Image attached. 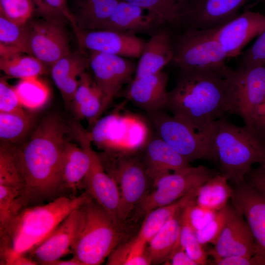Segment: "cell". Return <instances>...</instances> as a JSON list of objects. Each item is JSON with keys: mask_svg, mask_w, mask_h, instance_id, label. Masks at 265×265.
Segmentation results:
<instances>
[{"mask_svg": "<svg viewBox=\"0 0 265 265\" xmlns=\"http://www.w3.org/2000/svg\"><path fill=\"white\" fill-rule=\"evenodd\" d=\"M233 209L232 205L228 204L222 209L216 211L213 218L196 232L198 239L202 245L208 243L215 244Z\"/></svg>", "mask_w": 265, "mask_h": 265, "instance_id": "40", "label": "cell"}, {"mask_svg": "<svg viewBox=\"0 0 265 265\" xmlns=\"http://www.w3.org/2000/svg\"><path fill=\"white\" fill-rule=\"evenodd\" d=\"M148 114L158 136L189 163L199 159L218 162L213 136L196 131L165 110Z\"/></svg>", "mask_w": 265, "mask_h": 265, "instance_id": "7", "label": "cell"}, {"mask_svg": "<svg viewBox=\"0 0 265 265\" xmlns=\"http://www.w3.org/2000/svg\"><path fill=\"white\" fill-rule=\"evenodd\" d=\"M227 178L218 173L200 186L197 189L196 204L202 208L218 211L227 204L231 199L233 188Z\"/></svg>", "mask_w": 265, "mask_h": 265, "instance_id": "32", "label": "cell"}, {"mask_svg": "<svg viewBox=\"0 0 265 265\" xmlns=\"http://www.w3.org/2000/svg\"><path fill=\"white\" fill-rule=\"evenodd\" d=\"M44 0L51 7L59 13L67 21L70 23L75 34L79 32V29L75 18L68 6L67 3V0Z\"/></svg>", "mask_w": 265, "mask_h": 265, "instance_id": "48", "label": "cell"}, {"mask_svg": "<svg viewBox=\"0 0 265 265\" xmlns=\"http://www.w3.org/2000/svg\"><path fill=\"white\" fill-rule=\"evenodd\" d=\"M240 64L265 65V30L259 35L252 46L242 53Z\"/></svg>", "mask_w": 265, "mask_h": 265, "instance_id": "44", "label": "cell"}, {"mask_svg": "<svg viewBox=\"0 0 265 265\" xmlns=\"http://www.w3.org/2000/svg\"><path fill=\"white\" fill-rule=\"evenodd\" d=\"M168 76L160 71L139 79H133L126 92L127 98L148 114L165 110L168 98Z\"/></svg>", "mask_w": 265, "mask_h": 265, "instance_id": "20", "label": "cell"}, {"mask_svg": "<svg viewBox=\"0 0 265 265\" xmlns=\"http://www.w3.org/2000/svg\"><path fill=\"white\" fill-rule=\"evenodd\" d=\"M34 117L22 112H0V141L19 144L26 137L32 128Z\"/></svg>", "mask_w": 265, "mask_h": 265, "instance_id": "35", "label": "cell"}, {"mask_svg": "<svg viewBox=\"0 0 265 265\" xmlns=\"http://www.w3.org/2000/svg\"><path fill=\"white\" fill-rule=\"evenodd\" d=\"M213 142L220 173L234 186L245 183L252 166L265 158V142L247 126H237L227 117L216 122Z\"/></svg>", "mask_w": 265, "mask_h": 265, "instance_id": "5", "label": "cell"}, {"mask_svg": "<svg viewBox=\"0 0 265 265\" xmlns=\"http://www.w3.org/2000/svg\"><path fill=\"white\" fill-rule=\"evenodd\" d=\"M265 99V65L240 64L228 76V100L231 114L245 124Z\"/></svg>", "mask_w": 265, "mask_h": 265, "instance_id": "11", "label": "cell"}, {"mask_svg": "<svg viewBox=\"0 0 265 265\" xmlns=\"http://www.w3.org/2000/svg\"><path fill=\"white\" fill-rule=\"evenodd\" d=\"M48 265H82L78 260L72 258L68 260L58 259L49 263Z\"/></svg>", "mask_w": 265, "mask_h": 265, "instance_id": "51", "label": "cell"}, {"mask_svg": "<svg viewBox=\"0 0 265 265\" xmlns=\"http://www.w3.org/2000/svg\"><path fill=\"white\" fill-rule=\"evenodd\" d=\"M108 265H149L148 243L137 236L119 244L107 258Z\"/></svg>", "mask_w": 265, "mask_h": 265, "instance_id": "34", "label": "cell"}, {"mask_svg": "<svg viewBox=\"0 0 265 265\" xmlns=\"http://www.w3.org/2000/svg\"><path fill=\"white\" fill-rule=\"evenodd\" d=\"M114 157L107 173L117 183L120 194L118 218L123 223L150 191L153 181L142 156L132 150H110Z\"/></svg>", "mask_w": 265, "mask_h": 265, "instance_id": "8", "label": "cell"}, {"mask_svg": "<svg viewBox=\"0 0 265 265\" xmlns=\"http://www.w3.org/2000/svg\"><path fill=\"white\" fill-rule=\"evenodd\" d=\"M215 212L198 206L195 198L183 209L181 214L187 219L196 232L206 225L213 218Z\"/></svg>", "mask_w": 265, "mask_h": 265, "instance_id": "42", "label": "cell"}, {"mask_svg": "<svg viewBox=\"0 0 265 265\" xmlns=\"http://www.w3.org/2000/svg\"><path fill=\"white\" fill-rule=\"evenodd\" d=\"M218 173L214 169L199 165H189L163 175L154 181L153 189L135 207L132 216L137 219L145 216L155 209L170 204Z\"/></svg>", "mask_w": 265, "mask_h": 265, "instance_id": "9", "label": "cell"}, {"mask_svg": "<svg viewBox=\"0 0 265 265\" xmlns=\"http://www.w3.org/2000/svg\"><path fill=\"white\" fill-rule=\"evenodd\" d=\"M181 227L179 243L197 265H207L208 253L199 241L196 231L187 219L181 214Z\"/></svg>", "mask_w": 265, "mask_h": 265, "instance_id": "37", "label": "cell"}, {"mask_svg": "<svg viewBox=\"0 0 265 265\" xmlns=\"http://www.w3.org/2000/svg\"><path fill=\"white\" fill-rule=\"evenodd\" d=\"M80 210L72 254L82 265H101L121 243L124 236L123 223L92 197Z\"/></svg>", "mask_w": 265, "mask_h": 265, "instance_id": "4", "label": "cell"}, {"mask_svg": "<svg viewBox=\"0 0 265 265\" xmlns=\"http://www.w3.org/2000/svg\"><path fill=\"white\" fill-rule=\"evenodd\" d=\"M63 18L30 21L25 25L29 54L47 67L52 66L71 52L69 41L61 21Z\"/></svg>", "mask_w": 265, "mask_h": 265, "instance_id": "12", "label": "cell"}, {"mask_svg": "<svg viewBox=\"0 0 265 265\" xmlns=\"http://www.w3.org/2000/svg\"><path fill=\"white\" fill-rule=\"evenodd\" d=\"M71 103L77 118L86 119L91 127L105 111L102 93L87 72L80 76L79 85Z\"/></svg>", "mask_w": 265, "mask_h": 265, "instance_id": "25", "label": "cell"}, {"mask_svg": "<svg viewBox=\"0 0 265 265\" xmlns=\"http://www.w3.org/2000/svg\"><path fill=\"white\" fill-rule=\"evenodd\" d=\"M69 132L80 147L87 152L90 159L89 170L81 186L94 200L119 220L120 194L118 185L112 177L105 172L100 156L92 149L90 132L76 122L71 124Z\"/></svg>", "mask_w": 265, "mask_h": 265, "instance_id": "10", "label": "cell"}, {"mask_svg": "<svg viewBox=\"0 0 265 265\" xmlns=\"http://www.w3.org/2000/svg\"><path fill=\"white\" fill-rule=\"evenodd\" d=\"M80 207L74 210L28 256L38 264L48 265L52 261L72 253L80 223Z\"/></svg>", "mask_w": 265, "mask_h": 265, "instance_id": "19", "label": "cell"}, {"mask_svg": "<svg viewBox=\"0 0 265 265\" xmlns=\"http://www.w3.org/2000/svg\"><path fill=\"white\" fill-rule=\"evenodd\" d=\"M90 165V157L81 147L67 140L62 160V180L64 187L76 190L81 186Z\"/></svg>", "mask_w": 265, "mask_h": 265, "instance_id": "29", "label": "cell"}, {"mask_svg": "<svg viewBox=\"0 0 265 265\" xmlns=\"http://www.w3.org/2000/svg\"><path fill=\"white\" fill-rule=\"evenodd\" d=\"M260 164L265 168V158L264 159L263 161L260 163Z\"/></svg>", "mask_w": 265, "mask_h": 265, "instance_id": "52", "label": "cell"}, {"mask_svg": "<svg viewBox=\"0 0 265 265\" xmlns=\"http://www.w3.org/2000/svg\"><path fill=\"white\" fill-rule=\"evenodd\" d=\"M14 86H10L4 78L0 80V112L25 111Z\"/></svg>", "mask_w": 265, "mask_h": 265, "instance_id": "43", "label": "cell"}, {"mask_svg": "<svg viewBox=\"0 0 265 265\" xmlns=\"http://www.w3.org/2000/svg\"><path fill=\"white\" fill-rule=\"evenodd\" d=\"M37 77L21 79L14 86L22 106L31 110L44 106L50 96L48 87Z\"/></svg>", "mask_w": 265, "mask_h": 265, "instance_id": "36", "label": "cell"}, {"mask_svg": "<svg viewBox=\"0 0 265 265\" xmlns=\"http://www.w3.org/2000/svg\"><path fill=\"white\" fill-rule=\"evenodd\" d=\"M19 191L15 187L0 185V227L18 210Z\"/></svg>", "mask_w": 265, "mask_h": 265, "instance_id": "41", "label": "cell"}, {"mask_svg": "<svg viewBox=\"0 0 265 265\" xmlns=\"http://www.w3.org/2000/svg\"><path fill=\"white\" fill-rule=\"evenodd\" d=\"M42 17L47 18L63 17L59 13L51 7L44 0H32Z\"/></svg>", "mask_w": 265, "mask_h": 265, "instance_id": "50", "label": "cell"}, {"mask_svg": "<svg viewBox=\"0 0 265 265\" xmlns=\"http://www.w3.org/2000/svg\"><path fill=\"white\" fill-rule=\"evenodd\" d=\"M142 159L147 172L154 181L159 177L187 167L190 163L159 136L145 145Z\"/></svg>", "mask_w": 265, "mask_h": 265, "instance_id": "23", "label": "cell"}, {"mask_svg": "<svg viewBox=\"0 0 265 265\" xmlns=\"http://www.w3.org/2000/svg\"><path fill=\"white\" fill-rule=\"evenodd\" d=\"M92 197L60 196L44 205L21 208L0 227V265H11L43 242L75 209Z\"/></svg>", "mask_w": 265, "mask_h": 265, "instance_id": "3", "label": "cell"}, {"mask_svg": "<svg viewBox=\"0 0 265 265\" xmlns=\"http://www.w3.org/2000/svg\"><path fill=\"white\" fill-rule=\"evenodd\" d=\"M76 35L83 53L88 50L120 56L140 57L146 42L135 34L104 29L79 30Z\"/></svg>", "mask_w": 265, "mask_h": 265, "instance_id": "16", "label": "cell"}, {"mask_svg": "<svg viewBox=\"0 0 265 265\" xmlns=\"http://www.w3.org/2000/svg\"><path fill=\"white\" fill-rule=\"evenodd\" d=\"M0 68L9 77L23 79L44 74L47 66L31 54L0 45Z\"/></svg>", "mask_w": 265, "mask_h": 265, "instance_id": "28", "label": "cell"}, {"mask_svg": "<svg viewBox=\"0 0 265 265\" xmlns=\"http://www.w3.org/2000/svg\"><path fill=\"white\" fill-rule=\"evenodd\" d=\"M119 0H73L72 11L79 30L101 29Z\"/></svg>", "mask_w": 265, "mask_h": 265, "instance_id": "26", "label": "cell"}, {"mask_svg": "<svg viewBox=\"0 0 265 265\" xmlns=\"http://www.w3.org/2000/svg\"><path fill=\"white\" fill-rule=\"evenodd\" d=\"M89 65L83 52L71 53L57 61L51 67L52 79L66 103L72 101L79 85L80 75Z\"/></svg>", "mask_w": 265, "mask_h": 265, "instance_id": "24", "label": "cell"}, {"mask_svg": "<svg viewBox=\"0 0 265 265\" xmlns=\"http://www.w3.org/2000/svg\"><path fill=\"white\" fill-rule=\"evenodd\" d=\"M231 200L250 229L257 253L265 260V195L245 182L234 186Z\"/></svg>", "mask_w": 265, "mask_h": 265, "instance_id": "17", "label": "cell"}, {"mask_svg": "<svg viewBox=\"0 0 265 265\" xmlns=\"http://www.w3.org/2000/svg\"><path fill=\"white\" fill-rule=\"evenodd\" d=\"M172 265H197L180 245L176 244L171 255L165 263Z\"/></svg>", "mask_w": 265, "mask_h": 265, "instance_id": "49", "label": "cell"}, {"mask_svg": "<svg viewBox=\"0 0 265 265\" xmlns=\"http://www.w3.org/2000/svg\"><path fill=\"white\" fill-rule=\"evenodd\" d=\"M172 61L181 70L225 72L227 54L211 29H185L173 34Z\"/></svg>", "mask_w": 265, "mask_h": 265, "instance_id": "6", "label": "cell"}, {"mask_svg": "<svg viewBox=\"0 0 265 265\" xmlns=\"http://www.w3.org/2000/svg\"><path fill=\"white\" fill-rule=\"evenodd\" d=\"M245 125L265 142V99L255 109Z\"/></svg>", "mask_w": 265, "mask_h": 265, "instance_id": "45", "label": "cell"}, {"mask_svg": "<svg viewBox=\"0 0 265 265\" xmlns=\"http://www.w3.org/2000/svg\"><path fill=\"white\" fill-rule=\"evenodd\" d=\"M216 265H265V260L256 254L252 257L228 256L213 260Z\"/></svg>", "mask_w": 265, "mask_h": 265, "instance_id": "46", "label": "cell"}, {"mask_svg": "<svg viewBox=\"0 0 265 265\" xmlns=\"http://www.w3.org/2000/svg\"><path fill=\"white\" fill-rule=\"evenodd\" d=\"M19 151L18 144L0 141V185L15 187L20 193L23 185V175Z\"/></svg>", "mask_w": 265, "mask_h": 265, "instance_id": "33", "label": "cell"}, {"mask_svg": "<svg viewBox=\"0 0 265 265\" xmlns=\"http://www.w3.org/2000/svg\"><path fill=\"white\" fill-rule=\"evenodd\" d=\"M264 0H191L183 30H207L219 27L239 16L241 9L250 4Z\"/></svg>", "mask_w": 265, "mask_h": 265, "instance_id": "14", "label": "cell"}, {"mask_svg": "<svg viewBox=\"0 0 265 265\" xmlns=\"http://www.w3.org/2000/svg\"><path fill=\"white\" fill-rule=\"evenodd\" d=\"M174 33L168 26H162L150 35L143 47L134 79L159 73L172 61Z\"/></svg>", "mask_w": 265, "mask_h": 265, "instance_id": "21", "label": "cell"}, {"mask_svg": "<svg viewBox=\"0 0 265 265\" xmlns=\"http://www.w3.org/2000/svg\"><path fill=\"white\" fill-rule=\"evenodd\" d=\"M68 127L56 114L44 117L30 137L20 145L23 185L20 207L39 205L60 196L65 188L62 160Z\"/></svg>", "mask_w": 265, "mask_h": 265, "instance_id": "1", "label": "cell"}, {"mask_svg": "<svg viewBox=\"0 0 265 265\" xmlns=\"http://www.w3.org/2000/svg\"><path fill=\"white\" fill-rule=\"evenodd\" d=\"M198 188L191 190L175 202L155 209L148 213L144 216L142 224L136 236L148 243L167 222L181 212L195 198Z\"/></svg>", "mask_w": 265, "mask_h": 265, "instance_id": "30", "label": "cell"}, {"mask_svg": "<svg viewBox=\"0 0 265 265\" xmlns=\"http://www.w3.org/2000/svg\"><path fill=\"white\" fill-rule=\"evenodd\" d=\"M225 72L181 70L165 109L196 131L213 136L216 122L231 114Z\"/></svg>", "mask_w": 265, "mask_h": 265, "instance_id": "2", "label": "cell"}, {"mask_svg": "<svg viewBox=\"0 0 265 265\" xmlns=\"http://www.w3.org/2000/svg\"><path fill=\"white\" fill-rule=\"evenodd\" d=\"M138 6L155 15L174 32L183 29L191 0H119Z\"/></svg>", "mask_w": 265, "mask_h": 265, "instance_id": "27", "label": "cell"}, {"mask_svg": "<svg viewBox=\"0 0 265 265\" xmlns=\"http://www.w3.org/2000/svg\"><path fill=\"white\" fill-rule=\"evenodd\" d=\"M256 253L250 229L243 215L234 208L213 248L208 254L214 260L228 256L252 257Z\"/></svg>", "mask_w": 265, "mask_h": 265, "instance_id": "18", "label": "cell"}, {"mask_svg": "<svg viewBox=\"0 0 265 265\" xmlns=\"http://www.w3.org/2000/svg\"><path fill=\"white\" fill-rule=\"evenodd\" d=\"M182 212L167 222L148 242L152 265L165 263L179 242Z\"/></svg>", "mask_w": 265, "mask_h": 265, "instance_id": "31", "label": "cell"}, {"mask_svg": "<svg viewBox=\"0 0 265 265\" xmlns=\"http://www.w3.org/2000/svg\"><path fill=\"white\" fill-rule=\"evenodd\" d=\"M130 2L119 0L116 8L101 29L135 34L137 33L150 35L162 26L153 14Z\"/></svg>", "mask_w": 265, "mask_h": 265, "instance_id": "22", "label": "cell"}, {"mask_svg": "<svg viewBox=\"0 0 265 265\" xmlns=\"http://www.w3.org/2000/svg\"><path fill=\"white\" fill-rule=\"evenodd\" d=\"M0 45L29 54L26 25H18L0 15Z\"/></svg>", "mask_w": 265, "mask_h": 265, "instance_id": "38", "label": "cell"}, {"mask_svg": "<svg viewBox=\"0 0 265 265\" xmlns=\"http://www.w3.org/2000/svg\"><path fill=\"white\" fill-rule=\"evenodd\" d=\"M246 183L265 195V168L260 164L252 168L246 177Z\"/></svg>", "mask_w": 265, "mask_h": 265, "instance_id": "47", "label": "cell"}, {"mask_svg": "<svg viewBox=\"0 0 265 265\" xmlns=\"http://www.w3.org/2000/svg\"><path fill=\"white\" fill-rule=\"evenodd\" d=\"M89 66L94 81L102 93L104 110L125 83L132 81L136 67L133 61L120 56L89 51Z\"/></svg>", "mask_w": 265, "mask_h": 265, "instance_id": "13", "label": "cell"}, {"mask_svg": "<svg viewBox=\"0 0 265 265\" xmlns=\"http://www.w3.org/2000/svg\"><path fill=\"white\" fill-rule=\"evenodd\" d=\"M211 29L228 58L235 57L251 40L265 30V15L246 10L228 23Z\"/></svg>", "mask_w": 265, "mask_h": 265, "instance_id": "15", "label": "cell"}, {"mask_svg": "<svg viewBox=\"0 0 265 265\" xmlns=\"http://www.w3.org/2000/svg\"><path fill=\"white\" fill-rule=\"evenodd\" d=\"M35 7L32 0H0V15L24 26L31 18Z\"/></svg>", "mask_w": 265, "mask_h": 265, "instance_id": "39", "label": "cell"}]
</instances>
